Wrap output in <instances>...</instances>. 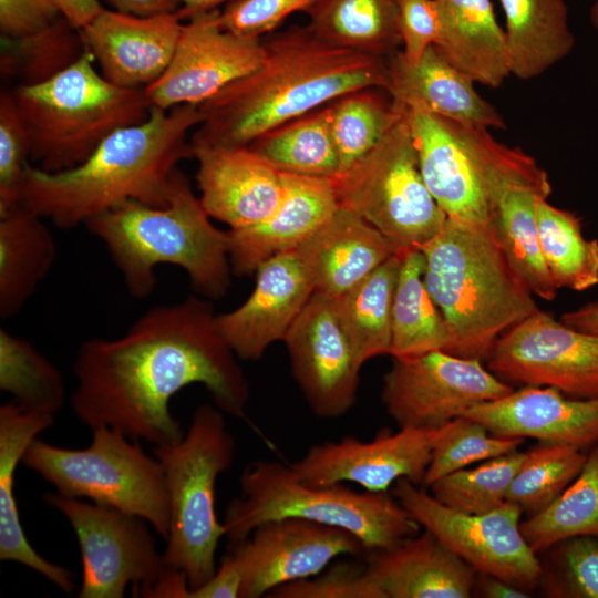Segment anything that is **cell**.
Wrapping results in <instances>:
<instances>
[{"label": "cell", "mask_w": 598, "mask_h": 598, "mask_svg": "<svg viewBox=\"0 0 598 598\" xmlns=\"http://www.w3.org/2000/svg\"><path fill=\"white\" fill-rule=\"evenodd\" d=\"M236 357L208 299L154 306L121 337L80 346L72 410L91 430L109 426L136 441L175 443L185 432L169 400L197 383L225 414L247 420L249 383Z\"/></svg>", "instance_id": "obj_1"}, {"label": "cell", "mask_w": 598, "mask_h": 598, "mask_svg": "<svg viewBox=\"0 0 598 598\" xmlns=\"http://www.w3.org/2000/svg\"><path fill=\"white\" fill-rule=\"evenodd\" d=\"M262 41L259 68L198 105L192 145L248 146L349 92L388 86V59L328 44L308 25Z\"/></svg>", "instance_id": "obj_2"}, {"label": "cell", "mask_w": 598, "mask_h": 598, "mask_svg": "<svg viewBox=\"0 0 598 598\" xmlns=\"http://www.w3.org/2000/svg\"><path fill=\"white\" fill-rule=\"evenodd\" d=\"M200 121L197 105L152 107L147 120L115 131L72 168L47 172L29 164L19 204L62 229L128 200L166 206L177 164L193 157L187 135Z\"/></svg>", "instance_id": "obj_3"}, {"label": "cell", "mask_w": 598, "mask_h": 598, "mask_svg": "<svg viewBox=\"0 0 598 598\" xmlns=\"http://www.w3.org/2000/svg\"><path fill=\"white\" fill-rule=\"evenodd\" d=\"M421 251L426 287L451 332V354L486 361L497 339L538 309L493 223L446 218Z\"/></svg>", "instance_id": "obj_4"}, {"label": "cell", "mask_w": 598, "mask_h": 598, "mask_svg": "<svg viewBox=\"0 0 598 598\" xmlns=\"http://www.w3.org/2000/svg\"><path fill=\"white\" fill-rule=\"evenodd\" d=\"M209 218L177 169L166 206L128 200L84 225L104 244L132 297H148L157 282L155 269L167 264L182 268L199 295L215 300L226 295L233 270L227 231Z\"/></svg>", "instance_id": "obj_5"}, {"label": "cell", "mask_w": 598, "mask_h": 598, "mask_svg": "<svg viewBox=\"0 0 598 598\" xmlns=\"http://www.w3.org/2000/svg\"><path fill=\"white\" fill-rule=\"evenodd\" d=\"M85 51L52 79L12 92L29 142L30 159L47 172L84 162L115 131L148 118L144 90L107 81Z\"/></svg>", "instance_id": "obj_6"}, {"label": "cell", "mask_w": 598, "mask_h": 598, "mask_svg": "<svg viewBox=\"0 0 598 598\" xmlns=\"http://www.w3.org/2000/svg\"><path fill=\"white\" fill-rule=\"evenodd\" d=\"M239 484L241 496L231 499L223 520L229 544L247 538L266 522L288 517L344 529L367 551L390 548L421 529L389 492H357L344 483L309 485L290 464L279 461L249 463Z\"/></svg>", "instance_id": "obj_7"}, {"label": "cell", "mask_w": 598, "mask_h": 598, "mask_svg": "<svg viewBox=\"0 0 598 598\" xmlns=\"http://www.w3.org/2000/svg\"><path fill=\"white\" fill-rule=\"evenodd\" d=\"M235 447L225 413L215 404H202L179 441L153 448L169 502L163 558L166 567L184 574L188 591L204 585L217 569L216 549L225 527L216 515L215 487L218 476L230 467Z\"/></svg>", "instance_id": "obj_8"}, {"label": "cell", "mask_w": 598, "mask_h": 598, "mask_svg": "<svg viewBox=\"0 0 598 598\" xmlns=\"http://www.w3.org/2000/svg\"><path fill=\"white\" fill-rule=\"evenodd\" d=\"M85 448H65L38 437L21 462L56 493L140 516L166 539L169 502L159 461L138 443L109 426L92 429Z\"/></svg>", "instance_id": "obj_9"}, {"label": "cell", "mask_w": 598, "mask_h": 598, "mask_svg": "<svg viewBox=\"0 0 598 598\" xmlns=\"http://www.w3.org/2000/svg\"><path fill=\"white\" fill-rule=\"evenodd\" d=\"M341 208L361 216L398 250H421L446 215L422 177L405 112L362 158L333 176Z\"/></svg>", "instance_id": "obj_10"}, {"label": "cell", "mask_w": 598, "mask_h": 598, "mask_svg": "<svg viewBox=\"0 0 598 598\" xmlns=\"http://www.w3.org/2000/svg\"><path fill=\"white\" fill-rule=\"evenodd\" d=\"M43 499L69 520L78 538V598H122L128 586L133 597H142L166 571L154 529L144 518L59 493Z\"/></svg>", "instance_id": "obj_11"}, {"label": "cell", "mask_w": 598, "mask_h": 598, "mask_svg": "<svg viewBox=\"0 0 598 598\" xmlns=\"http://www.w3.org/2000/svg\"><path fill=\"white\" fill-rule=\"evenodd\" d=\"M408 514L477 574L501 578L524 590L534 588L544 569L520 530L522 509L505 502L484 514H466L440 503L406 478L392 489Z\"/></svg>", "instance_id": "obj_12"}, {"label": "cell", "mask_w": 598, "mask_h": 598, "mask_svg": "<svg viewBox=\"0 0 598 598\" xmlns=\"http://www.w3.org/2000/svg\"><path fill=\"white\" fill-rule=\"evenodd\" d=\"M513 390L483 361L439 350L394 359L383 378L381 399L400 427L433 431L474 404Z\"/></svg>", "instance_id": "obj_13"}, {"label": "cell", "mask_w": 598, "mask_h": 598, "mask_svg": "<svg viewBox=\"0 0 598 598\" xmlns=\"http://www.w3.org/2000/svg\"><path fill=\"white\" fill-rule=\"evenodd\" d=\"M486 362L512 386H550L571 398H598V336L539 309L506 330Z\"/></svg>", "instance_id": "obj_14"}, {"label": "cell", "mask_w": 598, "mask_h": 598, "mask_svg": "<svg viewBox=\"0 0 598 598\" xmlns=\"http://www.w3.org/2000/svg\"><path fill=\"white\" fill-rule=\"evenodd\" d=\"M187 20L167 69L144 89L152 107L198 106L258 69L264 60L262 38L225 30L217 9Z\"/></svg>", "instance_id": "obj_15"}, {"label": "cell", "mask_w": 598, "mask_h": 598, "mask_svg": "<svg viewBox=\"0 0 598 598\" xmlns=\"http://www.w3.org/2000/svg\"><path fill=\"white\" fill-rule=\"evenodd\" d=\"M229 551L241 569L240 598H259L319 574L340 556L367 549L344 529L288 517L259 525L247 538L229 544Z\"/></svg>", "instance_id": "obj_16"}, {"label": "cell", "mask_w": 598, "mask_h": 598, "mask_svg": "<svg viewBox=\"0 0 598 598\" xmlns=\"http://www.w3.org/2000/svg\"><path fill=\"white\" fill-rule=\"evenodd\" d=\"M282 341L291 374L311 412L326 420L348 413L357 400L361 369L333 298L313 292Z\"/></svg>", "instance_id": "obj_17"}, {"label": "cell", "mask_w": 598, "mask_h": 598, "mask_svg": "<svg viewBox=\"0 0 598 598\" xmlns=\"http://www.w3.org/2000/svg\"><path fill=\"white\" fill-rule=\"evenodd\" d=\"M431 460V431L403 426L380 431L372 440L343 436L313 444L290 464L313 486L354 483L368 492H389L399 480L423 484Z\"/></svg>", "instance_id": "obj_18"}, {"label": "cell", "mask_w": 598, "mask_h": 598, "mask_svg": "<svg viewBox=\"0 0 598 598\" xmlns=\"http://www.w3.org/2000/svg\"><path fill=\"white\" fill-rule=\"evenodd\" d=\"M177 11L140 17L103 8L80 30L85 50L111 83L144 90L167 69L182 30Z\"/></svg>", "instance_id": "obj_19"}, {"label": "cell", "mask_w": 598, "mask_h": 598, "mask_svg": "<svg viewBox=\"0 0 598 598\" xmlns=\"http://www.w3.org/2000/svg\"><path fill=\"white\" fill-rule=\"evenodd\" d=\"M192 148L199 199L210 218L240 229L265 220L277 209L283 194L281 173L249 146Z\"/></svg>", "instance_id": "obj_20"}, {"label": "cell", "mask_w": 598, "mask_h": 598, "mask_svg": "<svg viewBox=\"0 0 598 598\" xmlns=\"http://www.w3.org/2000/svg\"><path fill=\"white\" fill-rule=\"evenodd\" d=\"M256 286L236 309L217 315L224 339L244 360H257L270 344L283 340L313 293L295 250L264 261L255 271Z\"/></svg>", "instance_id": "obj_21"}, {"label": "cell", "mask_w": 598, "mask_h": 598, "mask_svg": "<svg viewBox=\"0 0 598 598\" xmlns=\"http://www.w3.org/2000/svg\"><path fill=\"white\" fill-rule=\"evenodd\" d=\"M462 415L499 437H530L579 448L598 444V398H571L550 386H520L474 404Z\"/></svg>", "instance_id": "obj_22"}, {"label": "cell", "mask_w": 598, "mask_h": 598, "mask_svg": "<svg viewBox=\"0 0 598 598\" xmlns=\"http://www.w3.org/2000/svg\"><path fill=\"white\" fill-rule=\"evenodd\" d=\"M424 183L447 218L493 223L494 207L473 157L451 120L405 109Z\"/></svg>", "instance_id": "obj_23"}, {"label": "cell", "mask_w": 598, "mask_h": 598, "mask_svg": "<svg viewBox=\"0 0 598 598\" xmlns=\"http://www.w3.org/2000/svg\"><path fill=\"white\" fill-rule=\"evenodd\" d=\"M283 194L265 220L229 229L228 255L237 276H249L269 258L295 250L339 208L330 178L281 173Z\"/></svg>", "instance_id": "obj_24"}, {"label": "cell", "mask_w": 598, "mask_h": 598, "mask_svg": "<svg viewBox=\"0 0 598 598\" xmlns=\"http://www.w3.org/2000/svg\"><path fill=\"white\" fill-rule=\"evenodd\" d=\"M295 251L313 292L333 299L398 252L377 228L341 207Z\"/></svg>", "instance_id": "obj_25"}, {"label": "cell", "mask_w": 598, "mask_h": 598, "mask_svg": "<svg viewBox=\"0 0 598 598\" xmlns=\"http://www.w3.org/2000/svg\"><path fill=\"white\" fill-rule=\"evenodd\" d=\"M367 573L385 598H468L477 571L425 530L370 550Z\"/></svg>", "instance_id": "obj_26"}, {"label": "cell", "mask_w": 598, "mask_h": 598, "mask_svg": "<svg viewBox=\"0 0 598 598\" xmlns=\"http://www.w3.org/2000/svg\"><path fill=\"white\" fill-rule=\"evenodd\" d=\"M389 82L385 91L402 109H420L462 123L503 130L504 118L483 99L474 82L448 62L434 47L411 63L401 50L388 58Z\"/></svg>", "instance_id": "obj_27"}, {"label": "cell", "mask_w": 598, "mask_h": 598, "mask_svg": "<svg viewBox=\"0 0 598 598\" xmlns=\"http://www.w3.org/2000/svg\"><path fill=\"white\" fill-rule=\"evenodd\" d=\"M53 423L54 415L25 410L12 401L0 406V559L19 563L72 594V571L45 559L31 546L14 496V473L25 448Z\"/></svg>", "instance_id": "obj_28"}, {"label": "cell", "mask_w": 598, "mask_h": 598, "mask_svg": "<svg viewBox=\"0 0 598 598\" xmlns=\"http://www.w3.org/2000/svg\"><path fill=\"white\" fill-rule=\"evenodd\" d=\"M437 38L433 44L474 83L498 87L511 75L505 31L491 0H433Z\"/></svg>", "instance_id": "obj_29"}, {"label": "cell", "mask_w": 598, "mask_h": 598, "mask_svg": "<svg viewBox=\"0 0 598 598\" xmlns=\"http://www.w3.org/2000/svg\"><path fill=\"white\" fill-rule=\"evenodd\" d=\"M44 218L17 204L0 212V319L14 317L33 296L56 258Z\"/></svg>", "instance_id": "obj_30"}, {"label": "cell", "mask_w": 598, "mask_h": 598, "mask_svg": "<svg viewBox=\"0 0 598 598\" xmlns=\"http://www.w3.org/2000/svg\"><path fill=\"white\" fill-rule=\"evenodd\" d=\"M499 1L506 18L511 74L534 79L570 53L575 37L564 0Z\"/></svg>", "instance_id": "obj_31"}, {"label": "cell", "mask_w": 598, "mask_h": 598, "mask_svg": "<svg viewBox=\"0 0 598 598\" xmlns=\"http://www.w3.org/2000/svg\"><path fill=\"white\" fill-rule=\"evenodd\" d=\"M309 29L333 47L388 59L402 47L396 0H320Z\"/></svg>", "instance_id": "obj_32"}, {"label": "cell", "mask_w": 598, "mask_h": 598, "mask_svg": "<svg viewBox=\"0 0 598 598\" xmlns=\"http://www.w3.org/2000/svg\"><path fill=\"white\" fill-rule=\"evenodd\" d=\"M425 259L421 250L405 251L395 285L391 315L394 359L431 351H447L451 332L424 280Z\"/></svg>", "instance_id": "obj_33"}, {"label": "cell", "mask_w": 598, "mask_h": 598, "mask_svg": "<svg viewBox=\"0 0 598 598\" xmlns=\"http://www.w3.org/2000/svg\"><path fill=\"white\" fill-rule=\"evenodd\" d=\"M403 255H392L368 277L333 299L360 369L368 360L389 354L392 302Z\"/></svg>", "instance_id": "obj_34"}, {"label": "cell", "mask_w": 598, "mask_h": 598, "mask_svg": "<svg viewBox=\"0 0 598 598\" xmlns=\"http://www.w3.org/2000/svg\"><path fill=\"white\" fill-rule=\"evenodd\" d=\"M248 146L279 173L327 178L339 173L327 105L266 132Z\"/></svg>", "instance_id": "obj_35"}, {"label": "cell", "mask_w": 598, "mask_h": 598, "mask_svg": "<svg viewBox=\"0 0 598 598\" xmlns=\"http://www.w3.org/2000/svg\"><path fill=\"white\" fill-rule=\"evenodd\" d=\"M542 198L548 197L529 186L509 189L498 204L493 224L512 267L534 296L551 301L559 289L540 248L536 205Z\"/></svg>", "instance_id": "obj_36"}, {"label": "cell", "mask_w": 598, "mask_h": 598, "mask_svg": "<svg viewBox=\"0 0 598 598\" xmlns=\"http://www.w3.org/2000/svg\"><path fill=\"white\" fill-rule=\"evenodd\" d=\"M520 530L537 555L571 537L598 538V444L574 481L547 507L522 520Z\"/></svg>", "instance_id": "obj_37"}, {"label": "cell", "mask_w": 598, "mask_h": 598, "mask_svg": "<svg viewBox=\"0 0 598 598\" xmlns=\"http://www.w3.org/2000/svg\"><path fill=\"white\" fill-rule=\"evenodd\" d=\"M542 252L558 287L586 291L598 285V240L582 234L581 218L542 198L536 205Z\"/></svg>", "instance_id": "obj_38"}, {"label": "cell", "mask_w": 598, "mask_h": 598, "mask_svg": "<svg viewBox=\"0 0 598 598\" xmlns=\"http://www.w3.org/2000/svg\"><path fill=\"white\" fill-rule=\"evenodd\" d=\"M327 106L339 173L367 155L405 112L380 87L349 92Z\"/></svg>", "instance_id": "obj_39"}, {"label": "cell", "mask_w": 598, "mask_h": 598, "mask_svg": "<svg viewBox=\"0 0 598 598\" xmlns=\"http://www.w3.org/2000/svg\"><path fill=\"white\" fill-rule=\"evenodd\" d=\"M0 389L19 406L54 416L65 399L59 369L32 343L3 327L0 328Z\"/></svg>", "instance_id": "obj_40"}, {"label": "cell", "mask_w": 598, "mask_h": 598, "mask_svg": "<svg viewBox=\"0 0 598 598\" xmlns=\"http://www.w3.org/2000/svg\"><path fill=\"white\" fill-rule=\"evenodd\" d=\"M85 51L80 30L62 17L34 34L2 38L1 74L19 79V85L39 84L68 69Z\"/></svg>", "instance_id": "obj_41"}, {"label": "cell", "mask_w": 598, "mask_h": 598, "mask_svg": "<svg viewBox=\"0 0 598 598\" xmlns=\"http://www.w3.org/2000/svg\"><path fill=\"white\" fill-rule=\"evenodd\" d=\"M539 443L526 452L505 498L528 516L553 503L579 474L587 457L574 445Z\"/></svg>", "instance_id": "obj_42"}, {"label": "cell", "mask_w": 598, "mask_h": 598, "mask_svg": "<svg viewBox=\"0 0 598 598\" xmlns=\"http://www.w3.org/2000/svg\"><path fill=\"white\" fill-rule=\"evenodd\" d=\"M525 454L516 450L483 461L475 467L450 473L430 486L431 494L440 503L462 513H488L506 502L507 491Z\"/></svg>", "instance_id": "obj_43"}, {"label": "cell", "mask_w": 598, "mask_h": 598, "mask_svg": "<svg viewBox=\"0 0 598 598\" xmlns=\"http://www.w3.org/2000/svg\"><path fill=\"white\" fill-rule=\"evenodd\" d=\"M524 439L493 435L482 423L460 415L431 431V460L423 485L470 465L518 450Z\"/></svg>", "instance_id": "obj_44"}, {"label": "cell", "mask_w": 598, "mask_h": 598, "mask_svg": "<svg viewBox=\"0 0 598 598\" xmlns=\"http://www.w3.org/2000/svg\"><path fill=\"white\" fill-rule=\"evenodd\" d=\"M551 548L557 571L547 580V592L554 597L598 598V538L576 536Z\"/></svg>", "instance_id": "obj_45"}, {"label": "cell", "mask_w": 598, "mask_h": 598, "mask_svg": "<svg viewBox=\"0 0 598 598\" xmlns=\"http://www.w3.org/2000/svg\"><path fill=\"white\" fill-rule=\"evenodd\" d=\"M274 598H385L365 567L350 563L329 565L319 574L274 589Z\"/></svg>", "instance_id": "obj_46"}, {"label": "cell", "mask_w": 598, "mask_h": 598, "mask_svg": "<svg viewBox=\"0 0 598 598\" xmlns=\"http://www.w3.org/2000/svg\"><path fill=\"white\" fill-rule=\"evenodd\" d=\"M29 142L11 92L0 95V212L19 204Z\"/></svg>", "instance_id": "obj_47"}, {"label": "cell", "mask_w": 598, "mask_h": 598, "mask_svg": "<svg viewBox=\"0 0 598 598\" xmlns=\"http://www.w3.org/2000/svg\"><path fill=\"white\" fill-rule=\"evenodd\" d=\"M320 0H235L219 11L221 27L233 33L261 38L274 32L289 16L308 12Z\"/></svg>", "instance_id": "obj_48"}, {"label": "cell", "mask_w": 598, "mask_h": 598, "mask_svg": "<svg viewBox=\"0 0 598 598\" xmlns=\"http://www.w3.org/2000/svg\"><path fill=\"white\" fill-rule=\"evenodd\" d=\"M401 54L411 63L417 62L437 38V14L433 0H396Z\"/></svg>", "instance_id": "obj_49"}, {"label": "cell", "mask_w": 598, "mask_h": 598, "mask_svg": "<svg viewBox=\"0 0 598 598\" xmlns=\"http://www.w3.org/2000/svg\"><path fill=\"white\" fill-rule=\"evenodd\" d=\"M62 17L53 0H0L2 38L18 39L34 34Z\"/></svg>", "instance_id": "obj_50"}, {"label": "cell", "mask_w": 598, "mask_h": 598, "mask_svg": "<svg viewBox=\"0 0 598 598\" xmlns=\"http://www.w3.org/2000/svg\"><path fill=\"white\" fill-rule=\"evenodd\" d=\"M241 580L239 561L228 551L215 574L200 587L189 590L186 598H239Z\"/></svg>", "instance_id": "obj_51"}, {"label": "cell", "mask_w": 598, "mask_h": 598, "mask_svg": "<svg viewBox=\"0 0 598 598\" xmlns=\"http://www.w3.org/2000/svg\"><path fill=\"white\" fill-rule=\"evenodd\" d=\"M62 16L76 29L91 22L103 9L100 0H53Z\"/></svg>", "instance_id": "obj_52"}, {"label": "cell", "mask_w": 598, "mask_h": 598, "mask_svg": "<svg viewBox=\"0 0 598 598\" xmlns=\"http://www.w3.org/2000/svg\"><path fill=\"white\" fill-rule=\"evenodd\" d=\"M114 10L140 17L177 11L176 0H107Z\"/></svg>", "instance_id": "obj_53"}, {"label": "cell", "mask_w": 598, "mask_h": 598, "mask_svg": "<svg viewBox=\"0 0 598 598\" xmlns=\"http://www.w3.org/2000/svg\"><path fill=\"white\" fill-rule=\"evenodd\" d=\"M474 584V589L477 588V594L486 598H527L528 592L519 587L514 586L501 578L477 574ZM473 589V590H474Z\"/></svg>", "instance_id": "obj_54"}, {"label": "cell", "mask_w": 598, "mask_h": 598, "mask_svg": "<svg viewBox=\"0 0 598 598\" xmlns=\"http://www.w3.org/2000/svg\"><path fill=\"white\" fill-rule=\"evenodd\" d=\"M560 321L581 332L598 336V300L563 313Z\"/></svg>", "instance_id": "obj_55"}, {"label": "cell", "mask_w": 598, "mask_h": 598, "mask_svg": "<svg viewBox=\"0 0 598 598\" xmlns=\"http://www.w3.org/2000/svg\"><path fill=\"white\" fill-rule=\"evenodd\" d=\"M179 4L177 14L179 18L189 19L202 12L216 10L218 6L229 3L235 0H176Z\"/></svg>", "instance_id": "obj_56"}, {"label": "cell", "mask_w": 598, "mask_h": 598, "mask_svg": "<svg viewBox=\"0 0 598 598\" xmlns=\"http://www.w3.org/2000/svg\"><path fill=\"white\" fill-rule=\"evenodd\" d=\"M589 17L594 28L598 30V0L592 4Z\"/></svg>", "instance_id": "obj_57"}]
</instances>
